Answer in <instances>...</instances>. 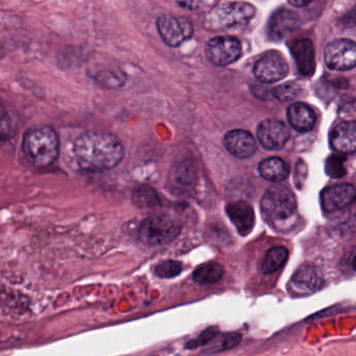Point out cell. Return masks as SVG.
Instances as JSON below:
<instances>
[{
	"label": "cell",
	"mask_w": 356,
	"mask_h": 356,
	"mask_svg": "<svg viewBox=\"0 0 356 356\" xmlns=\"http://www.w3.org/2000/svg\"><path fill=\"white\" fill-rule=\"evenodd\" d=\"M74 154L82 170L91 172H107L124 159L122 141L109 133L86 132L74 141Z\"/></svg>",
	"instance_id": "obj_1"
},
{
	"label": "cell",
	"mask_w": 356,
	"mask_h": 356,
	"mask_svg": "<svg viewBox=\"0 0 356 356\" xmlns=\"http://www.w3.org/2000/svg\"><path fill=\"white\" fill-rule=\"evenodd\" d=\"M261 210L270 227L278 231L289 230L297 218V201L286 187L273 185L262 197Z\"/></svg>",
	"instance_id": "obj_2"
},
{
	"label": "cell",
	"mask_w": 356,
	"mask_h": 356,
	"mask_svg": "<svg viewBox=\"0 0 356 356\" xmlns=\"http://www.w3.org/2000/svg\"><path fill=\"white\" fill-rule=\"evenodd\" d=\"M22 149L33 165L36 168H47L59 156V137L51 127H35L24 135Z\"/></svg>",
	"instance_id": "obj_3"
},
{
	"label": "cell",
	"mask_w": 356,
	"mask_h": 356,
	"mask_svg": "<svg viewBox=\"0 0 356 356\" xmlns=\"http://www.w3.org/2000/svg\"><path fill=\"white\" fill-rule=\"evenodd\" d=\"M182 231V224L165 214L149 216L139 227V238L147 245H164L174 241Z\"/></svg>",
	"instance_id": "obj_4"
},
{
	"label": "cell",
	"mask_w": 356,
	"mask_h": 356,
	"mask_svg": "<svg viewBox=\"0 0 356 356\" xmlns=\"http://www.w3.org/2000/svg\"><path fill=\"white\" fill-rule=\"evenodd\" d=\"M255 8L247 3H226L209 12L206 24L216 30L247 24L253 18Z\"/></svg>",
	"instance_id": "obj_5"
},
{
	"label": "cell",
	"mask_w": 356,
	"mask_h": 356,
	"mask_svg": "<svg viewBox=\"0 0 356 356\" xmlns=\"http://www.w3.org/2000/svg\"><path fill=\"white\" fill-rule=\"evenodd\" d=\"M157 29L162 40L170 47H178L191 38L193 26L191 20L172 14H164L157 20Z\"/></svg>",
	"instance_id": "obj_6"
},
{
	"label": "cell",
	"mask_w": 356,
	"mask_h": 356,
	"mask_svg": "<svg viewBox=\"0 0 356 356\" xmlns=\"http://www.w3.org/2000/svg\"><path fill=\"white\" fill-rule=\"evenodd\" d=\"M325 63L330 70L346 72L356 67V42L339 39L327 45L324 51Z\"/></svg>",
	"instance_id": "obj_7"
},
{
	"label": "cell",
	"mask_w": 356,
	"mask_h": 356,
	"mask_svg": "<svg viewBox=\"0 0 356 356\" xmlns=\"http://www.w3.org/2000/svg\"><path fill=\"white\" fill-rule=\"evenodd\" d=\"M241 54V42L234 37H216L206 45V57L216 66L232 64L238 59Z\"/></svg>",
	"instance_id": "obj_8"
},
{
	"label": "cell",
	"mask_w": 356,
	"mask_h": 356,
	"mask_svg": "<svg viewBox=\"0 0 356 356\" xmlns=\"http://www.w3.org/2000/svg\"><path fill=\"white\" fill-rule=\"evenodd\" d=\"M253 72L260 82H278L289 74V65L281 54L270 51L256 61Z\"/></svg>",
	"instance_id": "obj_9"
},
{
	"label": "cell",
	"mask_w": 356,
	"mask_h": 356,
	"mask_svg": "<svg viewBox=\"0 0 356 356\" xmlns=\"http://www.w3.org/2000/svg\"><path fill=\"white\" fill-rule=\"evenodd\" d=\"M323 279L312 264L300 266L287 284V291L295 297L312 295L322 289Z\"/></svg>",
	"instance_id": "obj_10"
},
{
	"label": "cell",
	"mask_w": 356,
	"mask_h": 356,
	"mask_svg": "<svg viewBox=\"0 0 356 356\" xmlns=\"http://www.w3.org/2000/svg\"><path fill=\"white\" fill-rule=\"evenodd\" d=\"M257 138L264 149L277 151L282 149L289 138V131L284 122L266 120L257 128Z\"/></svg>",
	"instance_id": "obj_11"
},
{
	"label": "cell",
	"mask_w": 356,
	"mask_h": 356,
	"mask_svg": "<svg viewBox=\"0 0 356 356\" xmlns=\"http://www.w3.org/2000/svg\"><path fill=\"white\" fill-rule=\"evenodd\" d=\"M323 209L326 212L339 211L356 201V187L351 184H339L327 187L321 195Z\"/></svg>",
	"instance_id": "obj_12"
},
{
	"label": "cell",
	"mask_w": 356,
	"mask_h": 356,
	"mask_svg": "<svg viewBox=\"0 0 356 356\" xmlns=\"http://www.w3.org/2000/svg\"><path fill=\"white\" fill-rule=\"evenodd\" d=\"M197 166L191 160H183L170 170L168 184L174 193H189L197 184Z\"/></svg>",
	"instance_id": "obj_13"
},
{
	"label": "cell",
	"mask_w": 356,
	"mask_h": 356,
	"mask_svg": "<svg viewBox=\"0 0 356 356\" xmlns=\"http://www.w3.org/2000/svg\"><path fill=\"white\" fill-rule=\"evenodd\" d=\"M330 145L339 155L356 152V122H343L337 124L330 133Z\"/></svg>",
	"instance_id": "obj_14"
},
{
	"label": "cell",
	"mask_w": 356,
	"mask_h": 356,
	"mask_svg": "<svg viewBox=\"0 0 356 356\" xmlns=\"http://www.w3.org/2000/svg\"><path fill=\"white\" fill-rule=\"evenodd\" d=\"M226 213L241 236H247L252 232L255 225V214L249 203L245 201L231 202L227 205Z\"/></svg>",
	"instance_id": "obj_15"
},
{
	"label": "cell",
	"mask_w": 356,
	"mask_h": 356,
	"mask_svg": "<svg viewBox=\"0 0 356 356\" xmlns=\"http://www.w3.org/2000/svg\"><path fill=\"white\" fill-rule=\"evenodd\" d=\"M224 145L231 155L239 159H247L256 152L255 139L249 132L243 130H233L227 133Z\"/></svg>",
	"instance_id": "obj_16"
},
{
	"label": "cell",
	"mask_w": 356,
	"mask_h": 356,
	"mask_svg": "<svg viewBox=\"0 0 356 356\" xmlns=\"http://www.w3.org/2000/svg\"><path fill=\"white\" fill-rule=\"evenodd\" d=\"M300 20L297 14L287 10H279L270 18L268 24V35L273 40H281L287 34L299 26Z\"/></svg>",
	"instance_id": "obj_17"
},
{
	"label": "cell",
	"mask_w": 356,
	"mask_h": 356,
	"mask_svg": "<svg viewBox=\"0 0 356 356\" xmlns=\"http://www.w3.org/2000/svg\"><path fill=\"white\" fill-rule=\"evenodd\" d=\"M293 59L297 64L298 70L303 76H309L314 72L316 59L314 49L312 41L308 39L296 41L291 47Z\"/></svg>",
	"instance_id": "obj_18"
},
{
	"label": "cell",
	"mask_w": 356,
	"mask_h": 356,
	"mask_svg": "<svg viewBox=\"0 0 356 356\" xmlns=\"http://www.w3.org/2000/svg\"><path fill=\"white\" fill-rule=\"evenodd\" d=\"M287 120L289 124L298 132H309L316 124L314 110L303 103H295L287 109Z\"/></svg>",
	"instance_id": "obj_19"
},
{
	"label": "cell",
	"mask_w": 356,
	"mask_h": 356,
	"mask_svg": "<svg viewBox=\"0 0 356 356\" xmlns=\"http://www.w3.org/2000/svg\"><path fill=\"white\" fill-rule=\"evenodd\" d=\"M260 176L272 183H280L289 177V168L286 162L280 158H268L260 162Z\"/></svg>",
	"instance_id": "obj_20"
},
{
	"label": "cell",
	"mask_w": 356,
	"mask_h": 356,
	"mask_svg": "<svg viewBox=\"0 0 356 356\" xmlns=\"http://www.w3.org/2000/svg\"><path fill=\"white\" fill-rule=\"evenodd\" d=\"M225 270L222 264L216 261L205 262L195 268L193 280L201 285L213 284L224 277Z\"/></svg>",
	"instance_id": "obj_21"
},
{
	"label": "cell",
	"mask_w": 356,
	"mask_h": 356,
	"mask_svg": "<svg viewBox=\"0 0 356 356\" xmlns=\"http://www.w3.org/2000/svg\"><path fill=\"white\" fill-rule=\"evenodd\" d=\"M289 259V251L284 247H274L268 250L260 264L264 275L274 274L280 270Z\"/></svg>",
	"instance_id": "obj_22"
},
{
	"label": "cell",
	"mask_w": 356,
	"mask_h": 356,
	"mask_svg": "<svg viewBox=\"0 0 356 356\" xmlns=\"http://www.w3.org/2000/svg\"><path fill=\"white\" fill-rule=\"evenodd\" d=\"M133 203L140 208H154L160 205L159 195L152 187L141 185L133 193Z\"/></svg>",
	"instance_id": "obj_23"
},
{
	"label": "cell",
	"mask_w": 356,
	"mask_h": 356,
	"mask_svg": "<svg viewBox=\"0 0 356 356\" xmlns=\"http://www.w3.org/2000/svg\"><path fill=\"white\" fill-rule=\"evenodd\" d=\"M241 341V334L238 332H227L218 335L208 350L209 353H220L236 347Z\"/></svg>",
	"instance_id": "obj_24"
},
{
	"label": "cell",
	"mask_w": 356,
	"mask_h": 356,
	"mask_svg": "<svg viewBox=\"0 0 356 356\" xmlns=\"http://www.w3.org/2000/svg\"><path fill=\"white\" fill-rule=\"evenodd\" d=\"M182 262L172 259L163 260V261L156 264L154 268L155 274L163 279L175 278L182 273Z\"/></svg>",
	"instance_id": "obj_25"
},
{
	"label": "cell",
	"mask_w": 356,
	"mask_h": 356,
	"mask_svg": "<svg viewBox=\"0 0 356 356\" xmlns=\"http://www.w3.org/2000/svg\"><path fill=\"white\" fill-rule=\"evenodd\" d=\"M218 335H220V328L218 326L208 327V328L204 329L197 337L187 341L184 347L186 349H197V348L203 347V346L213 341Z\"/></svg>",
	"instance_id": "obj_26"
},
{
	"label": "cell",
	"mask_w": 356,
	"mask_h": 356,
	"mask_svg": "<svg viewBox=\"0 0 356 356\" xmlns=\"http://www.w3.org/2000/svg\"><path fill=\"white\" fill-rule=\"evenodd\" d=\"M345 157L343 155H332L326 162V172L331 178H341L346 174Z\"/></svg>",
	"instance_id": "obj_27"
},
{
	"label": "cell",
	"mask_w": 356,
	"mask_h": 356,
	"mask_svg": "<svg viewBox=\"0 0 356 356\" xmlns=\"http://www.w3.org/2000/svg\"><path fill=\"white\" fill-rule=\"evenodd\" d=\"M299 88L293 84L282 85L274 89V97L280 101L285 102L293 99L298 95Z\"/></svg>",
	"instance_id": "obj_28"
},
{
	"label": "cell",
	"mask_w": 356,
	"mask_h": 356,
	"mask_svg": "<svg viewBox=\"0 0 356 356\" xmlns=\"http://www.w3.org/2000/svg\"><path fill=\"white\" fill-rule=\"evenodd\" d=\"M179 6L188 10L201 9L205 3H200V1H188V3H178Z\"/></svg>",
	"instance_id": "obj_29"
},
{
	"label": "cell",
	"mask_w": 356,
	"mask_h": 356,
	"mask_svg": "<svg viewBox=\"0 0 356 356\" xmlns=\"http://www.w3.org/2000/svg\"><path fill=\"white\" fill-rule=\"evenodd\" d=\"M291 6L293 7H305V6L309 5L310 3L308 1H289Z\"/></svg>",
	"instance_id": "obj_30"
},
{
	"label": "cell",
	"mask_w": 356,
	"mask_h": 356,
	"mask_svg": "<svg viewBox=\"0 0 356 356\" xmlns=\"http://www.w3.org/2000/svg\"><path fill=\"white\" fill-rule=\"evenodd\" d=\"M352 268L356 272V255L354 256L353 260H352Z\"/></svg>",
	"instance_id": "obj_31"
}]
</instances>
